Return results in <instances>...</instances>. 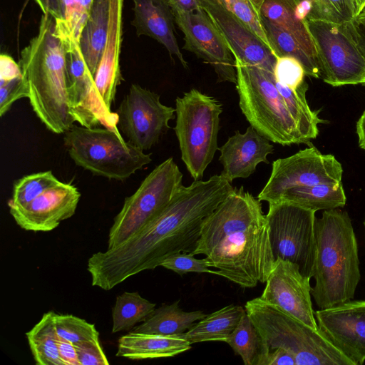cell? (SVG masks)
<instances>
[{"label": "cell", "mask_w": 365, "mask_h": 365, "mask_svg": "<svg viewBox=\"0 0 365 365\" xmlns=\"http://www.w3.org/2000/svg\"><path fill=\"white\" fill-rule=\"evenodd\" d=\"M233 187L221 175L182 186L155 218L120 245L92 255L87 264L91 284L108 291L144 270L154 269L178 252H192L202 225Z\"/></svg>", "instance_id": "6da1fadb"}, {"label": "cell", "mask_w": 365, "mask_h": 365, "mask_svg": "<svg viewBox=\"0 0 365 365\" xmlns=\"http://www.w3.org/2000/svg\"><path fill=\"white\" fill-rule=\"evenodd\" d=\"M190 254L205 255L217 275L242 287L266 282L275 260L261 201L235 188L205 219Z\"/></svg>", "instance_id": "7a4b0ae2"}, {"label": "cell", "mask_w": 365, "mask_h": 365, "mask_svg": "<svg viewBox=\"0 0 365 365\" xmlns=\"http://www.w3.org/2000/svg\"><path fill=\"white\" fill-rule=\"evenodd\" d=\"M19 64L34 112L48 130L64 133L75 120L68 101L66 49L49 14H43L38 34L21 51Z\"/></svg>", "instance_id": "3957f363"}, {"label": "cell", "mask_w": 365, "mask_h": 365, "mask_svg": "<svg viewBox=\"0 0 365 365\" xmlns=\"http://www.w3.org/2000/svg\"><path fill=\"white\" fill-rule=\"evenodd\" d=\"M316 254L311 294L319 309L346 302L360 281L356 238L347 212L324 210L315 220Z\"/></svg>", "instance_id": "277c9868"}, {"label": "cell", "mask_w": 365, "mask_h": 365, "mask_svg": "<svg viewBox=\"0 0 365 365\" xmlns=\"http://www.w3.org/2000/svg\"><path fill=\"white\" fill-rule=\"evenodd\" d=\"M245 309L264 344L291 352L296 365H354L319 330L257 297Z\"/></svg>", "instance_id": "5b68a950"}, {"label": "cell", "mask_w": 365, "mask_h": 365, "mask_svg": "<svg viewBox=\"0 0 365 365\" xmlns=\"http://www.w3.org/2000/svg\"><path fill=\"white\" fill-rule=\"evenodd\" d=\"M240 108L260 135L282 145L304 143L274 81V73L235 58Z\"/></svg>", "instance_id": "8992f818"}, {"label": "cell", "mask_w": 365, "mask_h": 365, "mask_svg": "<svg viewBox=\"0 0 365 365\" xmlns=\"http://www.w3.org/2000/svg\"><path fill=\"white\" fill-rule=\"evenodd\" d=\"M64 144L76 165L95 175L125 180L149 164L151 153L125 141L119 130L73 125L64 133Z\"/></svg>", "instance_id": "52a82bcc"}, {"label": "cell", "mask_w": 365, "mask_h": 365, "mask_svg": "<svg viewBox=\"0 0 365 365\" xmlns=\"http://www.w3.org/2000/svg\"><path fill=\"white\" fill-rule=\"evenodd\" d=\"M222 105L214 97L192 88L175 100L176 124L181 159L194 180H200L218 150Z\"/></svg>", "instance_id": "ba28073f"}, {"label": "cell", "mask_w": 365, "mask_h": 365, "mask_svg": "<svg viewBox=\"0 0 365 365\" xmlns=\"http://www.w3.org/2000/svg\"><path fill=\"white\" fill-rule=\"evenodd\" d=\"M182 186V173L173 158L158 165L126 197L110 229L108 248L115 247L155 218Z\"/></svg>", "instance_id": "9c48e42d"}, {"label": "cell", "mask_w": 365, "mask_h": 365, "mask_svg": "<svg viewBox=\"0 0 365 365\" xmlns=\"http://www.w3.org/2000/svg\"><path fill=\"white\" fill-rule=\"evenodd\" d=\"M315 211L287 200L269 203L266 215L274 260L279 258L298 265L311 279L316 254Z\"/></svg>", "instance_id": "30bf717a"}, {"label": "cell", "mask_w": 365, "mask_h": 365, "mask_svg": "<svg viewBox=\"0 0 365 365\" xmlns=\"http://www.w3.org/2000/svg\"><path fill=\"white\" fill-rule=\"evenodd\" d=\"M313 41L322 79L331 86L365 83V58L346 24L304 21Z\"/></svg>", "instance_id": "8fae6325"}, {"label": "cell", "mask_w": 365, "mask_h": 365, "mask_svg": "<svg viewBox=\"0 0 365 365\" xmlns=\"http://www.w3.org/2000/svg\"><path fill=\"white\" fill-rule=\"evenodd\" d=\"M342 174V166L333 155L307 148L273 162L269 178L257 198L277 202L294 187L341 182Z\"/></svg>", "instance_id": "7c38bea8"}, {"label": "cell", "mask_w": 365, "mask_h": 365, "mask_svg": "<svg viewBox=\"0 0 365 365\" xmlns=\"http://www.w3.org/2000/svg\"><path fill=\"white\" fill-rule=\"evenodd\" d=\"M175 108L163 105L160 96L133 83L118 108V128L142 150L150 149L170 128Z\"/></svg>", "instance_id": "4fadbf2b"}, {"label": "cell", "mask_w": 365, "mask_h": 365, "mask_svg": "<svg viewBox=\"0 0 365 365\" xmlns=\"http://www.w3.org/2000/svg\"><path fill=\"white\" fill-rule=\"evenodd\" d=\"M175 22L184 34L182 46L209 63L217 83H237L234 56L226 41L201 8L193 12H173Z\"/></svg>", "instance_id": "5bb4252c"}, {"label": "cell", "mask_w": 365, "mask_h": 365, "mask_svg": "<svg viewBox=\"0 0 365 365\" xmlns=\"http://www.w3.org/2000/svg\"><path fill=\"white\" fill-rule=\"evenodd\" d=\"M66 49L68 95L71 115L81 125L94 128L103 125L118 130V123L103 110L91 75L82 53L80 42L60 38Z\"/></svg>", "instance_id": "9a60e30c"}, {"label": "cell", "mask_w": 365, "mask_h": 365, "mask_svg": "<svg viewBox=\"0 0 365 365\" xmlns=\"http://www.w3.org/2000/svg\"><path fill=\"white\" fill-rule=\"evenodd\" d=\"M310 279L302 274L297 264L278 258L259 297L314 329L319 330L311 299Z\"/></svg>", "instance_id": "2e32d148"}, {"label": "cell", "mask_w": 365, "mask_h": 365, "mask_svg": "<svg viewBox=\"0 0 365 365\" xmlns=\"http://www.w3.org/2000/svg\"><path fill=\"white\" fill-rule=\"evenodd\" d=\"M314 314L322 334L354 365L365 361V300L347 301Z\"/></svg>", "instance_id": "e0dca14e"}, {"label": "cell", "mask_w": 365, "mask_h": 365, "mask_svg": "<svg viewBox=\"0 0 365 365\" xmlns=\"http://www.w3.org/2000/svg\"><path fill=\"white\" fill-rule=\"evenodd\" d=\"M198 1L226 41L235 58L274 73L276 57L251 29L215 0Z\"/></svg>", "instance_id": "ac0fdd59"}, {"label": "cell", "mask_w": 365, "mask_h": 365, "mask_svg": "<svg viewBox=\"0 0 365 365\" xmlns=\"http://www.w3.org/2000/svg\"><path fill=\"white\" fill-rule=\"evenodd\" d=\"M81 193L70 183L61 182L51 187L26 206L9 209L16 224L34 232H48L76 212Z\"/></svg>", "instance_id": "d6986e66"}, {"label": "cell", "mask_w": 365, "mask_h": 365, "mask_svg": "<svg viewBox=\"0 0 365 365\" xmlns=\"http://www.w3.org/2000/svg\"><path fill=\"white\" fill-rule=\"evenodd\" d=\"M125 0H110L108 33L103 53L94 76V88L106 114L118 122V115L110 110L117 86L123 80L120 55L123 37V8Z\"/></svg>", "instance_id": "ffe728a7"}, {"label": "cell", "mask_w": 365, "mask_h": 365, "mask_svg": "<svg viewBox=\"0 0 365 365\" xmlns=\"http://www.w3.org/2000/svg\"><path fill=\"white\" fill-rule=\"evenodd\" d=\"M218 150L223 167L220 175L232 182L236 178L250 176L260 163L268 164L267 155L273 153L274 147L250 125L244 133L236 130Z\"/></svg>", "instance_id": "44dd1931"}, {"label": "cell", "mask_w": 365, "mask_h": 365, "mask_svg": "<svg viewBox=\"0 0 365 365\" xmlns=\"http://www.w3.org/2000/svg\"><path fill=\"white\" fill-rule=\"evenodd\" d=\"M134 18L131 24L137 36H149L162 44L170 55L175 56L184 68L187 62L175 36L174 16L166 0H133Z\"/></svg>", "instance_id": "7402d4cb"}, {"label": "cell", "mask_w": 365, "mask_h": 365, "mask_svg": "<svg viewBox=\"0 0 365 365\" xmlns=\"http://www.w3.org/2000/svg\"><path fill=\"white\" fill-rule=\"evenodd\" d=\"M184 334L160 335L130 331L118 339L115 356L132 360L171 357L191 349Z\"/></svg>", "instance_id": "603a6c76"}, {"label": "cell", "mask_w": 365, "mask_h": 365, "mask_svg": "<svg viewBox=\"0 0 365 365\" xmlns=\"http://www.w3.org/2000/svg\"><path fill=\"white\" fill-rule=\"evenodd\" d=\"M110 0H93L80 38V47L93 78L106 40Z\"/></svg>", "instance_id": "cb8c5ba5"}, {"label": "cell", "mask_w": 365, "mask_h": 365, "mask_svg": "<svg viewBox=\"0 0 365 365\" xmlns=\"http://www.w3.org/2000/svg\"><path fill=\"white\" fill-rule=\"evenodd\" d=\"M206 315L200 310L183 311L178 300L171 304H163L155 309L150 317L140 325L133 327L132 331L165 336L181 334Z\"/></svg>", "instance_id": "d4e9b609"}, {"label": "cell", "mask_w": 365, "mask_h": 365, "mask_svg": "<svg viewBox=\"0 0 365 365\" xmlns=\"http://www.w3.org/2000/svg\"><path fill=\"white\" fill-rule=\"evenodd\" d=\"M241 306L230 304L195 322L185 333L191 344L204 341H224L237 327L245 313Z\"/></svg>", "instance_id": "484cf974"}, {"label": "cell", "mask_w": 365, "mask_h": 365, "mask_svg": "<svg viewBox=\"0 0 365 365\" xmlns=\"http://www.w3.org/2000/svg\"><path fill=\"white\" fill-rule=\"evenodd\" d=\"M281 200L317 212L343 207L346 197L342 182H339L294 187L287 190Z\"/></svg>", "instance_id": "4316f807"}, {"label": "cell", "mask_w": 365, "mask_h": 365, "mask_svg": "<svg viewBox=\"0 0 365 365\" xmlns=\"http://www.w3.org/2000/svg\"><path fill=\"white\" fill-rule=\"evenodd\" d=\"M296 9L294 0H264L259 12L261 16L289 32L306 49L317 56L311 35L304 21L298 16Z\"/></svg>", "instance_id": "83f0119b"}, {"label": "cell", "mask_w": 365, "mask_h": 365, "mask_svg": "<svg viewBox=\"0 0 365 365\" xmlns=\"http://www.w3.org/2000/svg\"><path fill=\"white\" fill-rule=\"evenodd\" d=\"M261 20L275 57H294L303 66L306 76L322 78L321 68L316 55L306 49L287 31L272 24L262 16Z\"/></svg>", "instance_id": "f1b7e54d"}, {"label": "cell", "mask_w": 365, "mask_h": 365, "mask_svg": "<svg viewBox=\"0 0 365 365\" xmlns=\"http://www.w3.org/2000/svg\"><path fill=\"white\" fill-rule=\"evenodd\" d=\"M273 81L294 120L304 143H309L317 138L319 134L318 125L323 120L308 105L306 93L309 86L307 82L294 90L277 82L274 76Z\"/></svg>", "instance_id": "f546056e"}, {"label": "cell", "mask_w": 365, "mask_h": 365, "mask_svg": "<svg viewBox=\"0 0 365 365\" xmlns=\"http://www.w3.org/2000/svg\"><path fill=\"white\" fill-rule=\"evenodd\" d=\"M55 314L53 311L44 313L40 321L26 333L37 365H64L58 352Z\"/></svg>", "instance_id": "4dcf8cb0"}, {"label": "cell", "mask_w": 365, "mask_h": 365, "mask_svg": "<svg viewBox=\"0 0 365 365\" xmlns=\"http://www.w3.org/2000/svg\"><path fill=\"white\" fill-rule=\"evenodd\" d=\"M297 14L302 21H322L347 24L356 18L353 0H294Z\"/></svg>", "instance_id": "1f68e13d"}, {"label": "cell", "mask_w": 365, "mask_h": 365, "mask_svg": "<svg viewBox=\"0 0 365 365\" xmlns=\"http://www.w3.org/2000/svg\"><path fill=\"white\" fill-rule=\"evenodd\" d=\"M156 304L143 298L138 292H125L118 296L113 308L112 333L128 331L145 321Z\"/></svg>", "instance_id": "d6a6232c"}, {"label": "cell", "mask_w": 365, "mask_h": 365, "mask_svg": "<svg viewBox=\"0 0 365 365\" xmlns=\"http://www.w3.org/2000/svg\"><path fill=\"white\" fill-rule=\"evenodd\" d=\"M225 342L241 356L245 365H257L265 346L246 312Z\"/></svg>", "instance_id": "836d02e7"}, {"label": "cell", "mask_w": 365, "mask_h": 365, "mask_svg": "<svg viewBox=\"0 0 365 365\" xmlns=\"http://www.w3.org/2000/svg\"><path fill=\"white\" fill-rule=\"evenodd\" d=\"M61 181L50 170L26 175L14 184L12 197L8 202L9 209L27 205L48 188Z\"/></svg>", "instance_id": "e575fe53"}, {"label": "cell", "mask_w": 365, "mask_h": 365, "mask_svg": "<svg viewBox=\"0 0 365 365\" xmlns=\"http://www.w3.org/2000/svg\"><path fill=\"white\" fill-rule=\"evenodd\" d=\"M54 319L56 334L61 339L76 344L99 338L94 324L78 317L56 313Z\"/></svg>", "instance_id": "d590c367"}, {"label": "cell", "mask_w": 365, "mask_h": 365, "mask_svg": "<svg viewBox=\"0 0 365 365\" xmlns=\"http://www.w3.org/2000/svg\"><path fill=\"white\" fill-rule=\"evenodd\" d=\"M251 29L271 50L272 46L264 29L259 9L250 0H215Z\"/></svg>", "instance_id": "8d00e7d4"}, {"label": "cell", "mask_w": 365, "mask_h": 365, "mask_svg": "<svg viewBox=\"0 0 365 365\" xmlns=\"http://www.w3.org/2000/svg\"><path fill=\"white\" fill-rule=\"evenodd\" d=\"M306 76L302 63L290 56H277L274 76L279 83L296 90L304 82Z\"/></svg>", "instance_id": "74e56055"}, {"label": "cell", "mask_w": 365, "mask_h": 365, "mask_svg": "<svg viewBox=\"0 0 365 365\" xmlns=\"http://www.w3.org/2000/svg\"><path fill=\"white\" fill-rule=\"evenodd\" d=\"M161 267L182 275L188 272L210 273L217 275V270H212L205 258L197 259L188 252H178L165 259Z\"/></svg>", "instance_id": "f35d334b"}, {"label": "cell", "mask_w": 365, "mask_h": 365, "mask_svg": "<svg viewBox=\"0 0 365 365\" xmlns=\"http://www.w3.org/2000/svg\"><path fill=\"white\" fill-rule=\"evenodd\" d=\"M29 91L24 76L0 80V115L9 111L13 103L22 98H29Z\"/></svg>", "instance_id": "ab89813d"}, {"label": "cell", "mask_w": 365, "mask_h": 365, "mask_svg": "<svg viewBox=\"0 0 365 365\" xmlns=\"http://www.w3.org/2000/svg\"><path fill=\"white\" fill-rule=\"evenodd\" d=\"M75 346L80 365H109L98 339L83 341Z\"/></svg>", "instance_id": "60d3db41"}, {"label": "cell", "mask_w": 365, "mask_h": 365, "mask_svg": "<svg viewBox=\"0 0 365 365\" xmlns=\"http://www.w3.org/2000/svg\"><path fill=\"white\" fill-rule=\"evenodd\" d=\"M258 365H296V360L289 351L277 348L267 350L259 360Z\"/></svg>", "instance_id": "b9f144b4"}, {"label": "cell", "mask_w": 365, "mask_h": 365, "mask_svg": "<svg viewBox=\"0 0 365 365\" xmlns=\"http://www.w3.org/2000/svg\"><path fill=\"white\" fill-rule=\"evenodd\" d=\"M21 67L12 57L2 53L0 56V80H9L22 76Z\"/></svg>", "instance_id": "7bdbcfd3"}, {"label": "cell", "mask_w": 365, "mask_h": 365, "mask_svg": "<svg viewBox=\"0 0 365 365\" xmlns=\"http://www.w3.org/2000/svg\"><path fill=\"white\" fill-rule=\"evenodd\" d=\"M58 347L60 358L64 365H80L75 344L59 339Z\"/></svg>", "instance_id": "ee69618b"}, {"label": "cell", "mask_w": 365, "mask_h": 365, "mask_svg": "<svg viewBox=\"0 0 365 365\" xmlns=\"http://www.w3.org/2000/svg\"><path fill=\"white\" fill-rule=\"evenodd\" d=\"M346 26L365 58V26L356 23L354 21L347 24ZM363 86H365V83Z\"/></svg>", "instance_id": "f6af8a7d"}, {"label": "cell", "mask_w": 365, "mask_h": 365, "mask_svg": "<svg viewBox=\"0 0 365 365\" xmlns=\"http://www.w3.org/2000/svg\"><path fill=\"white\" fill-rule=\"evenodd\" d=\"M173 12H193L200 9L198 0H166Z\"/></svg>", "instance_id": "bcb514c9"}, {"label": "cell", "mask_w": 365, "mask_h": 365, "mask_svg": "<svg viewBox=\"0 0 365 365\" xmlns=\"http://www.w3.org/2000/svg\"><path fill=\"white\" fill-rule=\"evenodd\" d=\"M356 133L358 137L359 146L365 150V110L356 122Z\"/></svg>", "instance_id": "7dc6e473"}, {"label": "cell", "mask_w": 365, "mask_h": 365, "mask_svg": "<svg viewBox=\"0 0 365 365\" xmlns=\"http://www.w3.org/2000/svg\"><path fill=\"white\" fill-rule=\"evenodd\" d=\"M356 6V16L365 9V0H353Z\"/></svg>", "instance_id": "c3c4849f"}, {"label": "cell", "mask_w": 365, "mask_h": 365, "mask_svg": "<svg viewBox=\"0 0 365 365\" xmlns=\"http://www.w3.org/2000/svg\"><path fill=\"white\" fill-rule=\"evenodd\" d=\"M354 21L365 26V9L354 19Z\"/></svg>", "instance_id": "681fc988"}, {"label": "cell", "mask_w": 365, "mask_h": 365, "mask_svg": "<svg viewBox=\"0 0 365 365\" xmlns=\"http://www.w3.org/2000/svg\"><path fill=\"white\" fill-rule=\"evenodd\" d=\"M259 9L264 0H250Z\"/></svg>", "instance_id": "f907efd6"}, {"label": "cell", "mask_w": 365, "mask_h": 365, "mask_svg": "<svg viewBox=\"0 0 365 365\" xmlns=\"http://www.w3.org/2000/svg\"><path fill=\"white\" fill-rule=\"evenodd\" d=\"M364 227H365V220H364Z\"/></svg>", "instance_id": "816d5d0a"}]
</instances>
